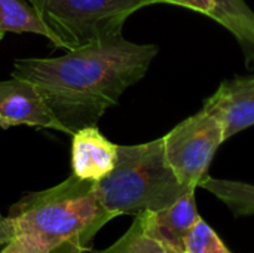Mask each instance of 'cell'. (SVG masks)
I'll list each match as a JSON object with an SVG mask.
<instances>
[{
	"mask_svg": "<svg viewBox=\"0 0 254 253\" xmlns=\"http://www.w3.org/2000/svg\"><path fill=\"white\" fill-rule=\"evenodd\" d=\"M43 22L67 51L122 33L125 21L141 0H36Z\"/></svg>",
	"mask_w": 254,
	"mask_h": 253,
	"instance_id": "obj_4",
	"label": "cell"
},
{
	"mask_svg": "<svg viewBox=\"0 0 254 253\" xmlns=\"http://www.w3.org/2000/svg\"><path fill=\"white\" fill-rule=\"evenodd\" d=\"M30 125L68 134L42 98L39 89L27 81L12 78L0 82V127Z\"/></svg>",
	"mask_w": 254,
	"mask_h": 253,
	"instance_id": "obj_6",
	"label": "cell"
},
{
	"mask_svg": "<svg viewBox=\"0 0 254 253\" xmlns=\"http://www.w3.org/2000/svg\"><path fill=\"white\" fill-rule=\"evenodd\" d=\"M0 253H42L31 242H28L22 236H16L12 242H9Z\"/></svg>",
	"mask_w": 254,
	"mask_h": 253,
	"instance_id": "obj_16",
	"label": "cell"
},
{
	"mask_svg": "<svg viewBox=\"0 0 254 253\" xmlns=\"http://www.w3.org/2000/svg\"><path fill=\"white\" fill-rule=\"evenodd\" d=\"M95 253H176L161 245L158 240L150 237L143 225L141 221L135 216L132 225L128 228V231L115 242L110 248L104 251H98Z\"/></svg>",
	"mask_w": 254,
	"mask_h": 253,
	"instance_id": "obj_13",
	"label": "cell"
},
{
	"mask_svg": "<svg viewBox=\"0 0 254 253\" xmlns=\"http://www.w3.org/2000/svg\"><path fill=\"white\" fill-rule=\"evenodd\" d=\"M143 6L149 4H156V3H167V4H176L182 7H188L196 13L205 15L208 18H214L216 12V4L213 0H141Z\"/></svg>",
	"mask_w": 254,
	"mask_h": 253,
	"instance_id": "obj_15",
	"label": "cell"
},
{
	"mask_svg": "<svg viewBox=\"0 0 254 253\" xmlns=\"http://www.w3.org/2000/svg\"><path fill=\"white\" fill-rule=\"evenodd\" d=\"M222 201L235 216H254V185L240 180H228L211 177L210 174L199 183Z\"/></svg>",
	"mask_w": 254,
	"mask_h": 253,
	"instance_id": "obj_12",
	"label": "cell"
},
{
	"mask_svg": "<svg viewBox=\"0 0 254 253\" xmlns=\"http://www.w3.org/2000/svg\"><path fill=\"white\" fill-rule=\"evenodd\" d=\"M214 21L238 42L247 67H254V10L246 0H213Z\"/></svg>",
	"mask_w": 254,
	"mask_h": 253,
	"instance_id": "obj_10",
	"label": "cell"
},
{
	"mask_svg": "<svg viewBox=\"0 0 254 253\" xmlns=\"http://www.w3.org/2000/svg\"><path fill=\"white\" fill-rule=\"evenodd\" d=\"M196 191H188L174 204L158 212H143L135 215L144 231L161 245L176 253H185V242L192 225L199 218Z\"/></svg>",
	"mask_w": 254,
	"mask_h": 253,
	"instance_id": "obj_8",
	"label": "cell"
},
{
	"mask_svg": "<svg viewBox=\"0 0 254 253\" xmlns=\"http://www.w3.org/2000/svg\"><path fill=\"white\" fill-rule=\"evenodd\" d=\"M118 158V145L104 137L97 125L77 130L71 142V169L79 179L97 182L109 174Z\"/></svg>",
	"mask_w": 254,
	"mask_h": 253,
	"instance_id": "obj_9",
	"label": "cell"
},
{
	"mask_svg": "<svg viewBox=\"0 0 254 253\" xmlns=\"http://www.w3.org/2000/svg\"><path fill=\"white\" fill-rule=\"evenodd\" d=\"M188 189L170 167L164 139L140 145H118L113 170L95 182L101 204L116 218L158 212L174 204Z\"/></svg>",
	"mask_w": 254,
	"mask_h": 253,
	"instance_id": "obj_3",
	"label": "cell"
},
{
	"mask_svg": "<svg viewBox=\"0 0 254 253\" xmlns=\"http://www.w3.org/2000/svg\"><path fill=\"white\" fill-rule=\"evenodd\" d=\"M158 46L127 40L122 33L57 58L16 60L12 78L31 82L68 134L97 125L122 94L147 73Z\"/></svg>",
	"mask_w": 254,
	"mask_h": 253,
	"instance_id": "obj_1",
	"label": "cell"
},
{
	"mask_svg": "<svg viewBox=\"0 0 254 253\" xmlns=\"http://www.w3.org/2000/svg\"><path fill=\"white\" fill-rule=\"evenodd\" d=\"M16 236L42 253H85L116 216L97 197L95 182L71 174L61 183L22 197L7 216Z\"/></svg>",
	"mask_w": 254,
	"mask_h": 253,
	"instance_id": "obj_2",
	"label": "cell"
},
{
	"mask_svg": "<svg viewBox=\"0 0 254 253\" xmlns=\"http://www.w3.org/2000/svg\"><path fill=\"white\" fill-rule=\"evenodd\" d=\"M202 107L219 119L226 140L253 127L254 75L235 76L222 82Z\"/></svg>",
	"mask_w": 254,
	"mask_h": 253,
	"instance_id": "obj_7",
	"label": "cell"
},
{
	"mask_svg": "<svg viewBox=\"0 0 254 253\" xmlns=\"http://www.w3.org/2000/svg\"><path fill=\"white\" fill-rule=\"evenodd\" d=\"M162 139L174 174L182 185L195 191L208 176L216 152L226 142L222 124L204 107L177 124Z\"/></svg>",
	"mask_w": 254,
	"mask_h": 253,
	"instance_id": "obj_5",
	"label": "cell"
},
{
	"mask_svg": "<svg viewBox=\"0 0 254 253\" xmlns=\"http://www.w3.org/2000/svg\"><path fill=\"white\" fill-rule=\"evenodd\" d=\"M185 253H232L219 234L199 216L188 233Z\"/></svg>",
	"mask_w": 254,
	"mask_h": 253,
	"instance_id": "obj_14",
	"label": "cell"
},
{
	"mask_svg": "<svg viewBox=\"0 0 254 253\" xmlns=\"http://www.w3.org/2000/svg\"><path fill=\"white\" fill-rule=\"evenodd\" d=\"M15 237H16V230H15L12 221L7 216L3 218L0 215V246H6Z\"/></svg>",
	"mask_w": 254,
	"mask_h": 253,
	"instance_id": "obj_17",
	"label": "cell"
},
{
	"mask_svg": "<svg viewBox=\"0 0 254 253\" xmlns=\"http://www.w3.org/2000/svg\"><path fill=\"white\" fill-rule=\"evenodd\" d=\"M36 33L61 48L58 37L43 22L36 7L27 0H0V33Z\"/></svg>",
	"mask_w": 254,
	"mask_h": 253,
	"instance_id": "obj_11",
	"label": "cell"
},
{
	"mask_svg": "<svg viewBox=\"0 0 254 253\" xmlns=\"http://www.w3.org/2000/svg\"><path fill=\"white\" fill-rule=\"evenodd\" d=\"M28 1H30V3H31V4H33V3H34V1H36V0H28Z\"/></svg>",
	"mask_w": 254,
	"mask_h": 253,
	"instance_id": "obj_19",
	"label": "cell"
},
{
	"mask_svg": "<svg viewBox=\"0 0 254 253\" xmlns=\"http://www.w3.org/2000/svg\"><path fill=\"white\" fill-rule=\"evenodd\" d=\"M3 36H4V33H0V42H1V39H3Z\"/></svg>",
	"mask_w": 254,
	"mask_h": 253,
	"instance_id": "obj_18",
	"label": "cell"
}]
</instances>
